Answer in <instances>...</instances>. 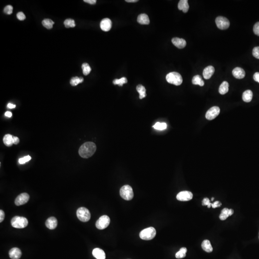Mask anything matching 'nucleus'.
Masks as SVG:
<instances>
[{
    "instance_id": "nucleus-5",
    "label": "nucleus",
    "mask_w": 259,
    "mask_h": 259,
    "mask_svg": "<svg viewBox=\"0 0 259 259\" xmlns=\"http://www.w3.org/2000/svg\"><path fill=\"white\" fill-rule=\"evenodd\" d=\"M120 196L124 200L129 201L133 198L134 194L132 188L130 185H126L120 188Z\"/></svg>"
},
{
    "instance_id": "nucleus-9",
    "label": "nucleus",
    "mask_w": 259,
    "mask_h": 259,
    "mask_svg": "<svg viewBox=\"0 0 259 259\" xmlns=\"http://www.w3.org/2000/svg\"><path fill=\"white\" fill-rule=\"evenodd\" d=\"M220 112V109L218 107H213L207 112L206 114V118L208 120H212L219 114Z\"/></svg>"
},
{
    "instance_id": "nucleus-46",
    "label": "nucleus",
    "mask_w": 259,
    "mask_h": 259,
    "mask_svg": "<svg viewBox=\"0 0 259 259\" xmlns=\"http://www.w3.org/2000/svg\"><path fill=\"white\" fill-rule=\"evenodd\" d=\"M5 115H6V117L10 118V117L12 116V112H7L5 113Z\"/></svg>"
},
{
    "instance_id": "nucleus-15",
    "label": "nucleus",
    "mask_w": 259,
    "mask_h": 259,
    "mask_svg": "<svg viewBox=\"0 0 259 259\" xmlns=\"http://www.w3.org/2000/svg\"><path fill=\"white\" fill-rule=\"evenodd\" d=\"M233 76L237 79H242L245 77V71L241 67H236L232 71Z\"/></svg>"
},
{
    "instance_id": "nucleus-26",
    "label": "nucleus",
    "mask_w": 259,
    "mask_h": 259,
    "mask_svg": "<svg viewBox=\"0 0 259 259\" xmlns=\"http://www.w3.org/2000/svg\"><path fill=\"white\" fill-rule=\"evenodd\" d=\"M136 90L137 92L139 93V98L141 100L143 99L147 96L146 94V89L143 85L139 84L136 86Z\"/></svg>"
},
{
    "instance_id": "nucleus-45",
    "label": "nucleus",
    "mask_w": 259,
    "mask_h": 259,
    "mask_svg": "<svg viewBox=\"0 0 259 259\" xmlns=\"http://www.w3.org/2000/svg\"><path fill=\"white\" fill-rule=\"evenodd\" d=\"M14 144H18L19 143V139L18 137L13 136Z\"/></svg>"
},
{
    "instance_id": "nucleus-16",
    "label": "nucleus",
    "mask_w": 259,
    "mask_h": 259,
    "mask_svg": "<svg viewBox=\"0 0 259 259\" xmlns=\"http://www.w3.org/2000/svg\"><path fill=\"white\" fill-rule=\"evenodd\" d=\"M58 221L54 217H50L46 220L45 225L49 230H53L55 229L57 226Z\"/></svg>"
},
{
    "instance_id": "nucleus-47",
    "label": "nucleus",
    "mask_w": 259,
    "mask_h": 259,
    "mask_svg": "<svg viewBox=\"0 0 259 259\" xmlns=\"http://www.w3.org/2000/svg\"><path fill=\"white\" fill-rule=\"evenodd\" d=\"M15 106H15V105L11 104V103H9V104L7 105V107L9 108H11V109L14 108H15Z\"/></svg>"
},
{
    "instance_id": "nucleus-49",
    "label": "nucleus",
    "mask_w": 259,
    "mask_h": 259,
    "mask_svg": "<svg viewBox=\"0 0 259 259\" xmlns=\"http://www.w3.org/2000/svg\"><path fill=\"white\" fill-rule=\"evenodd\" d=\"M214 199V198H212V199H211V201H213Z\"/></svg>"
},
{
    "instance_id": "nucleus-19",
    "label": "nucleus",
    "mask_w": 259,
    "mask_h": 259,
    "mask_svg": "<svg viewBox=\"0 0 259 259\" xmlns=\"http://www.w3.org/2000/svg\"><path fill=\"white\" fill-rule=\"evenodd\" d=\"M92 254L94 257L96 259H105L106 258V255L104 250L100 248L94 249Z\"/></svg>"
},
{
    "instance_id": "nucleus-41",
    "label": "nucleus",
    "mask_w": 259,
    "mask_h": 259,
    "mask_svg": "<svg viewBox=\"0 0 259 259\" xmlns=\"http://www.w3.org/2000/svg\"><path fill=\"white\" fill-rule=\"evenodd\" d=\"M222 206V203L219 201H215L214 203H212L211 206L213 208H215L219 207Z\"/></svg>"
},
{
    "instance_id": "nucleus-13",
    "label": "nucleus",
    "mask_w": 259,
    "mask_h": 259,
    "mask_svg": "<svg viewBox=\"0 0 259 259\" xmlns=\"http://www.w3.org/2000/svg\"><path fill=\"white\" fill-rule=\"evenodd\" d=\"M215 71V69L213 66H208L203 70L202 74L204 78L206 79H210L213 75Z\"/></svg>"
},
{
    "instance_id": "nucleus-38",
    "label": "nucleus",
    "mask_w": 259,
    "mask_h": 259,
    "mask_svg": "<svg viewBox=\"0 0 259 259\" xmlns=\"http://www.w3.org/2000/svg\"><path fill=\"white\" fill-rule=\"evenodd\" d=\"M212 203L210 202V200L208 198H205L203 199L202 202V205L203 206H207L208 208H210Z\"/></svg>"
},
{
    "instance_id": "nucleus-12",
    "label": "nucleus",
    "mask_w": 259,
    "mask_h": 259,
    "mask_svg": "<svg viewBox=\"0 0 259 259\" xmlns=\"http://www.w3.org/2000/svg\"><path fill=\"white\" fill-rule=\"evenodd\" d=\"M101 29L104 31L107 32L111 30L112 26V22L111 19L108 18L103 19L101 21L100 24Z\"/></svg>"
},
{
    "instance_id": "nucleus-25",
    "label": "nucleus",
    "mask_w": 259,
    "mask_h": 259,
    "mask_svg": "<svg viewBox=\"0 0 259 259\" xmlns=\"http://www.w3.org/2000/svg\"><path fill=\"white\" fill-rule=\"evenodd\" d=\"M3 143L7 147H11L14 144L13 136L10 134L5 135L3 139Z\"/></svg>"
},
{
    "instance_id": "nucleus-29",
    "label": "nucleus",
    "mask_w": 259,
    "mask_h": 259,
    "mask_svg": "<svg viewBox=\"0 0 259 259\" xmlns=\"http://www.w3.org/2000/svg\"><path fill=\"white\" fill-rule=\"evenodd\" d=\"M187 249L185 247H183L180 249V250L178 253H176V258L177 259H182L186 256Z\"/></svg>"
},
{
    "instance_id": "nucleus-11",
    "label": "nucleus",
    "mask_w": 259,
    "mask_h": 259,
    "mask_svg": "<svg viewBox=\"0 0 259 259\" xmlns=\"http://www.w3.org/2000/svg\"><path fill=\"white\" fill-rule=\"evenodd\" d=\"M29 199V195L26 193H23L19 195L15 199L14 203L17 206H22L26 204Z\"/></svg>"
},
{
    "instance_id": "nucleus-31",
    "label": "nucleus",
    "mask_w": 259,
    "mask_h": 259,
    "mask_svg": "<svg viewBox=\"0 0 259 259\" xmlns=\"http://www.w3.org/2000/svg\"><path fill=\"white\" fill-rule=\"evenodd\" d=\"M153 128L158 130H164L167 128V125L166 123H160L158 122L153 126Z\"/></svg>"
},
{
    "instance_id": "nucleus-1",
    "label": "nucleus",
    "mask_w": 259,
    "mask_h": 259,
    "mask_svg": "<svg viewBox=\"0 0 259 259\" xmlns=\"http://www.w3.org/2000/svg\"><path fill=\"white\" fill-rule=\"evenodd\" d=\"M96 147L95 143L88 142L82 144L79 149V154L82 158L88 159L90 158L95 153Z\"/></svg>"
},
{
    "instance_id": "nucleus-40",
    "label": "nucleus",
    "mask_w": 259,
    "mask_h": 259,
    "mask_svg": "<svg viewBox=\"0 0 259 259\" xmlns=\"http://www.w3.org/2000/svg\"><path fill=\"white\" fill-rule=\"evenodd\" d=\"M17 18L18 19L20 20V21H23L26 19V15H25L22 12L18 13L17 14Z\"/></svg>"
},
{
    "instance_id": "nucleus-35",
    "label": "nucleus",
    "mask_w": 259,
    "mask_h": 259,
    "mask_svg": "<svg viewBox=\"0 0 259 259\" xmlns=\"http://www.w3.org/2000/svg\"><path fill=\"white\" fill-rule=\"evenodd\" d=\"M13 10V7L12 6L8 5V6H6L4 8V12L6 14H12Z\"/></svg>"
},
{
    "instance_id": "nucleus-39",
    "label": "nucleus",
    "mask_w": 259,
    "mask_h": 259,
    "mask_svg": "<svg viewBox=\"0 0 259 259\" xmlns=\"http://www.w3.org/2000/svg\"><path fill=\"white\" fill-rule=\"evenodd\" d=\"M253 30V32L254 34L259 36V22H257L254 25Z\"/></svg>"
},
{
    "instance_id": "nucleus-3",
    "label": "nucleus",
    "mask_w": 259,
    "mask_h": 259,
    "mask_svg": "<svg viewBox=\"0 0 259 259\" xmlns=\"http://www.w3.org/2000/svg\"><path fill=\"white\" fill-rule=\"evenodd\" d=\"M28 220L24 217L15 216L11 220V225L17 229H23L28 225Z\"/></svg>"
},
{
    "instance_id": "nucleus-21",
    "label": "nucleus",
    "mask_w": 259,
    "mask_h": 259,
    "mask_svg": "<svg viewBox=\"0 0 259 259\" xmlns=\"http://www.w3.org/2000/svg\"><path fill=\"white\" fill-rule=\"evenodd\" d=\"M137 22L141 25H148L150 23V20L147 14H142L138 15Z\"/></svg>"
},
{
    "instance_id": "nucleus-22",
    "label": "nucleus",
    "mask_w": 259,
    "mask_h": 259,
    "mask_svg": "<svg viewBox=\"0 0 259 259\" xmlns=\"http://www.w3.org/2000/svg\"><path fill=\"white\" fill-rule=\"evenodd\" d=\"M202 249L207 253H210L213 252V249L211 245L210 241L208 240H205L202 243Z\"/></svg>"
},
{
    "instance_id": "nucleus-43",
    "label": "nucleus",
    "mask_w": 259,
    "mask_h": 259,
    "mask_svg": "<svg viewBox=\"0 0 259 259\" xmlns=\"http://www.w3.org/2000/svg\"><path fill=\"white\" fill-rule=\"evenodd\" d=\"M253 79L259 83V73L256 72L254 74Z\"/></svg>"
},
{
    "instance_id": "nucleus-7",
    "label": "nucleus",
    "mask_w": 259,
    "mask_h": 259,
    "mask_svg": "<svg viewBox=\"0 0 259 259\" xmlns=\"http://www.w3.org/2000/svg\"><path fill=\"white\" fill-rule=\"evenodd\" d=\"M111 220L108 215H102L96 221V226L99 230H104L108 226Z\"/></svg>"
},
{
    "instance_id": "nucleus-17",
    "label": "nucleus",
    "mask_w": 259,
    "mask_h": 259,
    "mask_svg": "<svg viewBox=\"0 0 259 259\" xmlns=\"http://www.w3.org/2000/svg\"><path fill=\"white\" fill-rule=\"evenodd\" d=\"M9 256L12 259H19L22 255V253L19 249L13 248L10 249L9 253Z\"/></svg>"
},
{
    "instance_id": "nucleus-6",
    "label": "nucleus",
    "mask_w": 259,
    "mask_h": 259,
    "mask_svg": "<svg viewBox=\"0 0 259 259\" xmlns=\"http://www.w3.org/2000/svg\"><path fill=\"white\" fill-rule=\"evenodd\" d=\"M77 215L78 218L82 222H88L91 218V214L89 211L86 208L82 207L77 210Z\"/></svg>"
},
{
    "instance_id": "nucleus-23",
    "label": "nucleus",
    "mask_w": 259,
    "mask_h": 259,
    "mask_svg": "<svg viewBox=\"0 0 259 259\" xmlns=\"http://www.w3.org/2000/svg\"><path fill=\"white\" fill-rule=\"evenodd\" d=\"M253 97V93L250 90H247L243 93V100L245 102H249L252 101Z\"/></svg>"
},
{
    "instance_id": "nucleus-4",
    "label": "nucleus",
    "mask_w": 259,
    "mask_h": 259,
    "mask_svg": "<svg viewBox=\"0 0 259 259\" xmlns=\"http://www.w3.org/2000/svg\"><path fill=\"white\" fill-rule=\"evenodd\" d=\"M156 230L154 227H148L141 231L140 237L143 240L149 241L154 238L156 235Z\"/></svg>"
},
{
    "instance_id": "nucleus-18",
    "label": "nucleus",
    "mask_w": 259,
    "mask_h": 259,
    "mask_svg": "<svg viewBox=\"0 0 259 259\" xmlns=\"http://www.w3.org/2000/svg\"><path fill=\"white\" fill-rule=\"evenodd\" d=\"M234 210L232 209H228L227 208H225L221 211V214L219 215V218L221 220H225L227 219L228 217L234 214Z\"/></svg>"
},
{
    "instance_id": "nucleus-33",
    "label": "nucleus",
    "mask_w": 259,
    "mask_h": 259,
    "mask_svg": "<svg viewBox=\"0 0 259 259\" xmlns=\"http://www.w3.org/2000/svg\"><path fill=\"white\" fill-rule=\"evenodd\" d=\"M127 83V79L126 77H122L120 79H116L113 81V83L114 84H118L120 86H122L123 84H126Z\"/></svg>"
},
{
    "instance_id": "nucleus-37",
    "label": "nucleus",
    "mask_w": 259,
    "mask_h": 259,
    "mask_svg": "<svg viewBox=\"0 0 259 259\" xmlns=\"http://www.w3.org/2000/svg\"><path fill=\"white\" fill-rule=\"evenodd\" d=\"M253 55L255 58L259 59V47L254 48L253 50Z\"/></svg>"
},
{
    "instance_id": "nucleus-20",
    "label": "nucleus",
    "mask_w": 259,
    "mask_h": 259,
    "mask_svg": "<svg viewBox=\"0 0 259 259\" xmlns=\"http://www.w3.org/2000/svg\"><path fill=\"white\" fill-rule=\"evenodd\" d=\"M178 9L182 10L183 13H187L189 9V5L187 0H180L178 3Z\"/></svg>"
},
{
    "instance_id": "nucleus-27",
    "label": "nucleus",
    "mask_w": 259,
    "mask_h": 259,
    "mask_svg": "<svg viewBox=\"0 0 259 259\" xmlns=\"http://www.w3.org/2000/svg\"><path fill=\"white\" fill-rule=\"evenodd\" d=\"M192 83L193 84L195 85H199L200 86H202L204 85V81L202 80V77L199 75L195 76L192 79Z\"/></svg>"
},
{
    "instance_id": "nucleus-48",
    "label": "nucleus",
    "mask_w": 259,
    "mask_h": 259,
    "mask_svg": "<svg viewBox=\"0 0 259 259\" xmlns=\"http://www.w3.org/2000/svg\"><path fill=\"white\" fill-rule=\"evenodd\" d=\"M138 1V0H126V2H136Z\"/></svg>"
},
{
    "instance_id": "nucleus-36",
    "label": "nucleus",
    "mask_w": 259,
    "mask_h": 259,
    "mask_svg": "<svg viewBox=\"0 0 259 259\" xmlns=\"http://www.w3.org/2000/svg\"><path fill=\"white\" fill-rule=\"evenodd\" d=\"M31 158L29 155H27V156H25L24 158H21V159H19V163L20 164H24L26 162H29V161L30 160Z\"/></svg>"
},
{
    "instance_id": "nucleus-30",
    "label": "nucleus",
    "mask_w": 259,
    "mask_h": 259,
    "mask_svg": "<svg viewBox=\"0 0 259 259\" xmlns=\"http://www.w3.org/2000/svg\"><path fill=\"white\" fill-rule=\"evenodd\" d=\"M84 81V78L78 77H73L70 80V84L72 86H77L79 84L81 83Z\"/></svg>"
},
{
    "instance_id": "nucleus-44",
    "label": "nucleus",
    "mask_w": 259,
    "mask_h": 259,
    "mask_svg": "<svg viewBox=\"0 0 259 259\" xmlns=\"http://www.w3.org/2000/svg\"><path fill=\"white\" fill-rule=\"evenodd\" d=\"M84 1L86 3H88L91 5H95L96 3V0H84Z\"/></svg>"
},
{
    "instance_id": "nucleus-8",
    "label": "nucleus",
    "mask_w": 259,
    "mask_h": 259,
    "mask_svg": "<svg viewBox=\"0 0 259 259\" xmlns=\"http://www.w3.org/2000/svg\"><path fill=\"white\" fill-rule=\"evenodd\" d=\"M215 23L220 29H226L230 26V21L225 17H218L215 19Z\"/></svg>"
},
{
    "instance_id": "nucleus-28",
    "label": "nucleus",
    "mask_w": 259,
    "mask_h": 259,
    "mask_svg": "<svg viewBox=\"0 0 259 259\" xmlns=\"http://www.w3.org/2000/svg\"><path fill=\"white\" fill-rule=\"evenodd\" d=\"M42 24L44 27H46V29H50L53 28L54 22L49 19H45L43 20Z\"/></svg>"
},
{
    "instance_id": "nucleus-14",
    "label": "nucleus",
    "mask_w": 259,
    "mask_h": 259,
    "mask_svg": "<svg viewBox=\"0 0 259 259\" xmlns=\"http://www.w3.org/2000/svg\"><path fill=\"white\" fill-rule=\"evenodd\" d=\"M172 42L179 49H183L186 46V41L183 38L174 37L172 39Z\"/></svg>"
},
{
    "instance_id": "nucleus-32",
    "label": "nucleus",
    "mask_w": 259,
    "mask_h": 259,
    "mask_svg": "<svg viewBox=\"0 0 259 259\" xmlns=\"http://www.w3.org/2000/svg\"><path fill=\"white\" fill-rule=\"evenodd\" d=\"M83 73L84 76H88L91 72V68L88 63H84L82 65Z\"/></svg>"
},
{
    "instance_id": "nucleus-42",
    "label": "nucleus",
    "mask_w": 259,
    "mask_h": 259,
    "mask_svg": "<svg viewBox=\"0 0 259 259\" xmlns=\"http://www.w3.org/2000/svg\"><path fill=\"white\" fill-rule=\"evenodd\" d=\"M5 214L2 210H0V222L1 223L5 219Z\"/></svg>"
},
{
    "instance_id": "nucleus-34",
    "label": "nucleus",
    "mask_w": 259,
    "mask_h": 259,
    "mask_svg": "<svg viewBox=\"0 0 259 259\" xmlns=\"http://www.w3.org/2000/svg\"><path fill=\"white\" fill-rule=\"evenodd\" d=\"M64 24L66 28L70 27H74L76 26L75 21L72 19L69 18L66 19L64 22Z\"/></svg>"
},
{
    "instance_id": "nucleus-24",
    "label": "nucleus",
    "mask_w": 259,
    "mask_h": 259,
    "mask_svg": "<svg viewBox=\"0 0 259 259\" xmlns=\"http://www.w3.org/2000/svg\"><path fill=\"white\" fill-rule=\"evenodd\" d=\"M229 84L226 81L223 82L220 85L219 92L221 95H225L229 91Z\"/></svg>"
},
{
    "instance_id": "nucleus-2",
    "label": "nucleus",
    "mask_w": 259,
    "mask_h": 259,
    "mask_svg": "<svg viewBox=\"0 0 259 259\" xmlns=\"http://www.w3.org/2000/svg\"><path fill=\"white\" fill-rule=\"evenodd\" d=\"M166 80L168 83L175 85H179L182 83V76L177 72H171L167 75Z\"/></svg>"
},
{
    "instance_id": "nucleus-10",
    "label": "nucleus",
    "mask_w": 259,
    "mask_h": 259,
    "mask_svg": "<svg viewBox=\"0 0 259 259\" xmlns=\"http://www.w3.org/2000/svg\"><path fill=\"white\" fill-rule=\"evenodd\" d=\"M193 194L189 191H182L177 195V199L180 201H189L193 199Z\"/></svg>"
}]
</instances>
